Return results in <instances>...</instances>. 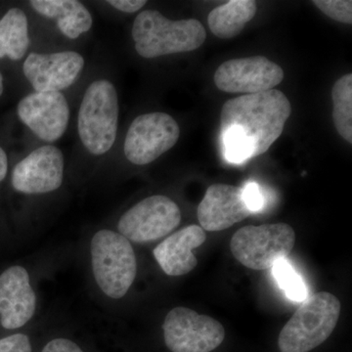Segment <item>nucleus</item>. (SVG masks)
I'll return each instance as SVG.
<instances>
[{
	"mask_svg": "<svg viewBox=\"0 0 352 352\" xmlns=\"http://www.w3.org/2000/svg\"><path fill=\"white\" fill-rule=\"evenodd\" d=\"M131 34L136 52L146 59L198 50L207 38L200 21L170 20L156 10L139 13Z\"/></svg>",
	"mask_w": 352,
	"mask_h": 352,
	"instance_id": "nucleus-2",
	"label": "nucleus"
},
{
	"mask_svg": "<svg viewBox=\"0 0 352 352\" xmlns=\"http://www.w3.org/2000/svg\"><path fill=\"white\" fill-rule=\"evenodd\" d=\"M90 251L99 288L109 298H124L138 273V261L131 242L120 233L105 229L95 234Z\"/></svg>",
	"mask_w": 352,
	"mask_h": 352,
	"instance_id": "nucleus-5",
	"label": "nucleus"
},
{
	"mask_svg": "<svg viewBox=\"0 0 352 352\" xmlns=\"http://www.w3.org/2000/svg\"><path fill=\"white\" fill-rule=\"evenodd\" d=\"M312 3L331 19L342 24H352L351 0H314Z\"/></svg>",
	"mask_w": 352,
	"mask_h": 352,
	"instance_id": "nucleus-22",
	"label": "nucleus"
},
{
	"mask_svg": "<svg viewBox=\"0 0 352 352\" xmlns=\"http://www.w3.org/2000/svg\"><path fill=\"white\" fill-rule=\"evenodd\" d=\"M207 240V234L201 227L190 226L173 233L155 248L157 263L168 276L188 274L198 265L193 250L201 247Z\"/></svg>",
	"mask_w": 352,
	"mask_h": 352,
	"instance_id": "nucleus-16",
	"label": "nucleus"
},
{
	"mask_svg": "<svg viewBox=\"0 0 352 352\" xmlns=\"http://www.w3.org/2000/svg\"><path fill=\"white\" fill-rule=\"evenodd\" d=\"M272 274L289 300L303 302L307 298L305 282L286 258L280 259L272 266Z\"/></svg>",
	"mask_w": 352,
	"mask_h": 352,
	"instance_id": "nucleus-21",
	"label": "nucleus"
},
{
	"mask_svg": "<svg viewBox=\"0 0 352 352\" xmlns=\"http://www.w3.org/2000/svg\"><path fill=\"white\" fill-rule=\"evenodd\" d=\"M182 212L168 197H148L129 208L120 217L118 229L120 235L138 244L164 238L179 226Z\"/></svg>",
	"mask_w": 352,
	"mask_h": 352,
	"instance_id": "nucleus-9",
	"label": "nucleus"
},
{
	"mask_svg": "<svg viewBox=\"0 0 352 352\" xmlns=\"http://www.w3.org/2000/svg\"><path fill=\"white\" fill-rule=\"evenodd\" d=\"M251 214L242 187L228 184L210 185L198 208L199 222L208 232L226 230Z\"/></svg>",
	"mask_w": 352,
	"mask_h": 352,
	"instance_id": "nucleus-15",
	"label": "nucleus"
},
{
	"mask_svg": "<svg viewBox=\"0 0 352 352\" xmlns=\"http://www.w3.org/2000/svg\"><path fill=\"white\" fill-rule=\"evenodd\" d=\"M340 314L337 296L320 292L307 296L282 329L278 338L281 352H309L332 335Z\"/></svg>",
	"mask_w": 352,
	"mask_h": 352,
	"instance_id": "nucleus-3",
	"label": "nucleus"
},
{
	"mask_svg": "<svg viewBox=\"0 0 352 352\" xmlns=\"http://www.w3.org/2000/svg\"><path fill=\"white\" fill-rule=\"evenodd\" d=\"M3 76H2L1 74H0V96H1L2 94H3Z\"/></svg>",
	"mask_w": 352,
	"mask_h": 352,
	"instance_id": "nucleus-28",
	"label": "nucleus"
},
{
	"mask_svg": "<svg viewBox=\"0 0 352 352\" xmlns=\"http://www.w3.org/2000/svg\"><path fill=\"white\" fill-rule=\"evenodd\" d=\"M179 136V126L168 113H143L132 122L127 131L124 156L131 164L145 166L170 150Z\"/></svg>",
	"mask_w": 352,
	"mask_h": 352,
	"instance_id": "nucleus-8",
	"label": "nucleus"
},
{
	"mask_svg": "<svg viewBox=\"0 0 352 352\" xmlns=\"http://www.w3.org/2000/svg\"><path fill=\"white\" fill-rule=\"evenodd\" d=\"M85 59L75 51L31 53L23 72L36 92H60L71 87L82 73Z\"/></svg>",
	"mask_w": 352,
	"mask_h": 352,
	"instance_id": "nucleus-13",
	"label": "nucleus"
},
{
	"mask_svg": "<svg viewBox=\"0 0 352 352\" xmlns=\"http://www.w3.org/2000/svg\"><path fill=\"white\" fill-rule=\"evenodd\" d=\"M119 113V97L110 80H95L87 87L78 111V132L90 154L110 151L117 138Z\"/></svg>",
	"mask_w": 352,
	"mask_h": 352,
	"instance_id": "nucleus-4",
	"label": "nucleus"
},
{
	"mask_svg": "<svg viewBox=\"0 0 352 352\" xmlns=\"http://www.w3.org/2000/svg\"><path fill=\"white\" fill-rule=\"evenodd\" d=\"M30 4L44 17L57 20L58 28L69 39L80 38L91 29V14L76 0H32Z\"/></svg>",
	"mask_w": 352,
	"mask_h": 352,
	"instance_id": "nucleus-17",
	"label": "nucleus"
},
{
	"mask_svg": "<svg viewBox=\"0 0 352 352\" xmlns=\"http://www.w3.org/2000/svg\"><path fill=\"white\" fill-rule=\"evenodd\" d=\"M41 352H83L82 349L67 339H55L48 342Z\"/></svg>",
	"mask_w": 352,
	"mask_h": 352,
	"instance_id": "nucleus-25",
	"label": "nucleus"
},
{
	"mask_svg": "<svg viewBox=\"0 0 352 352\" xmlns=\"http://www.w3.org/2000/svg\"><path fill=\"white\" fill-rule=\"evenodd\" d=\"M36 294L28 271L12 266L0 275V323L7 330L23 327L36 311Z\"/></svg>",
	"mask_w": 352,
	"mask_h": 352,
	"instance_id": "nucleus-14",
	"label": "nucleus"
},
{
	"mask_svg": "<svg viewBox=\"0 0 352 352\" xmlns=\"http://www.w3.org/2000/svg\"><path fill=\"white\" fill-rule=\"evenodd\" d=\"M17 113L23 124L45 142L61 138L69 124V104L61 92H32L19 102Z\"/></svg>",
	"mask_w": 352,
	"mask_h": 352,
	"instance_id": "nucleus-12",
	"label": "nucleus"
},
{
	"mask_svg": "<svg viewBox=\"0 0 352 352\" xmlns=\"http://www.w3.org/2000/svg\"><path fill=\"white\" fill-rule=\"evenodd\" d=\"M64 170L61 150L56 146H43L16 164L12 173L14 189L28 195L55 191L63 182Z\"/></svg>",
	"mask_w": 352,
	"mask_h": 352,
	"instance_id": "nucleus-11",
	"label": "nucleus"
},
{
	"mask_svg": "<svg viewBox=\"0 0 352 352\" xmlns=\"http://www.w3.org/2000/svg\"><path fill=\"white\" fill-rule=\"evenodd\" d=\"M163 330L164 342L171 352H210L226 338L221 323L187 307L171 309L164 319Z\"/></svg>",
	"mask_w": 352,
	"mask_h": 352,
	"instance_id": "nucleus-7",
	"label": "nucleus"
},
{
	"mask_svg": "<svg viewBox=\"0 0 352 352\" xmlns=\"http://www.w3.org/2000/svg\"><path fill=\"white\" fill-rule=\"evenodd\" d=\"M256 13V2L254 0H232L217 7L210 13L208 27L217 38H235Z\"/></svg>",
	"mask_w": 352,
	"mask_h": 352,
	"instance_id": "nucleus-18",
	"label": "nucleus"
},
{
	"mask_svg": "<svg viewBox=\"0 0 352 352\" xmlns=\"http://www.w3.org/2000/svg\"><path fill=\"white\" fill-rule=\"evenodd\" d=\"M8 171V157L6 151L0 147V182L6 177Z\"/></svg>",
	"mask_w": 352,
	"mask_h": 352,
	"instance_id": "nucleus-27",
	"label": "nucleus"
},
{
	"mask_svg": "<svg viewBox=\"0 0 352 352\" xmlns=\"http://www.w3.org/2000/svg\"><path fill=\"white\" fill-rule=\"evenodd\" d=\"M333 120L340 138L352 143V75L342 76L332 89Z\"/></svg>",
	"mask_w": 352,
	"mask_h": 352,
	"instance_id": "nucleus-20",
	"label": "nucleus"
},
{
	"mask_svg": "<svg viewBox=\"0 0 352 352\" xmlns=\"http://www.w3.org/2000/svg\"><path fill=\"white\" fill-rule=\"evenodd\" d=\"M291 113V103L280 90L242 95L222 106L221 135L242 141L252 159L268 151L281 136Z\"/></svg>",
	"mask_w": 352,
	"mask_h": 352,
	"instance_id": "nucleus-1",
	"label": "nucleus"
},
{
	"mask_svg": "<svg viewBox=\"0 0 352 352\" xmlns=\"http://www.w3.org/2000/svg\"><path fill=\"white\" fill-rule=\"evenodd\" d=\"M111 6L124 13H134L142 9L147 3L144 0H109Z\"/></svg>",
	"mask_w": 352,
	"mask_h": 352,
	"instance_id": "nucleus-26",
	"label": "nucleus"
},
{
	"mask_svg": "<svg viewBox=\"0 0 352 352\" xmlns=\"http://www.w3.org/2000/svg\"><path fill=\"white\" fill-rule=\"evenodd\" d=\"M0 352H32V344L28 336L16 333L0 339Z\"/></svg>",
	"mask_w": 352,
	"mask_h": 352,
	"instance_id": "nucleus-24",
	"label": "nucleus"
},
{
	"mask_svg": "<svg viewBox=\"0 0 352 352\" xmlns=\"http://www.w3.org/2000/svg\"><path fill=\"white\" fill-rule=\"evenodd\" d=\"M30 45L28 18L24 11L12 8L0 19V59L8 57L18 61Z\"/></svg>",
	"mask_w": 352,
	"mask_h": 352,
	"instance_id": "nucleus-19",
	"label": "nucleus"
},
{
	"mask_svg": "<svg viewBox=\"0 0 352 352\" xmlns=\"http://www.w3.org/2000/svg\"><path fill=\"white\" fill-rule=\"evenodd\" d=\"M296 233L289 224L242 227L230 242L234 258L252 270H267L293 251Z\"/></svg>",
	"mask_w": 352,
	"mask_h": 352,
	"instance_id": "nucleus-6",
	"label": "nucleus"
},
{
	"mask_svg": "<svg viewBox=\"0 0 352 352\" xmlns=\"http://www.w3.org/2000/svg\"><path fill=\"white\" fill-rule=\"evenodd\" d=\"M283 80V69L263 56L229 60L220 65L214 74L217 87L228 94L267 91Z\"/></svg>",
	"mask_w": 352,
	"mask_h": 352,
	"instance_id": "nucleus-10",
	"label": "nucleus"
},
{
	"mask_svg": "<svg viewBox=\"0 0 352 352\" xmlns=\"http://www.w3.org/2000/svg\"><path fill=\"white\" fill-rule=\"evenodd\" d=\"M243 197L252 214L261 212L265 205V197L258 183L250 182L243 187Z\"/></svg>",
	"mask_w": 352,
	"mask_h": 352,
	"instance_id": "nucleus-23",
	"label": "nucleus"
}]
</instances>
